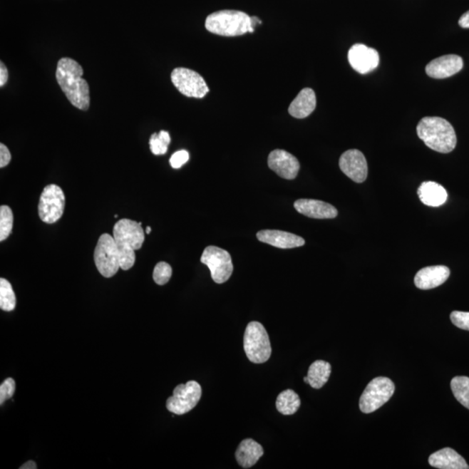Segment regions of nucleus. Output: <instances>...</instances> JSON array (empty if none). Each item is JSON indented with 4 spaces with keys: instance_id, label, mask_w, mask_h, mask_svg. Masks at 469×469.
Wrapping results in <instances>:
<instances>
[{
    "instance_id": "f257e3e1",
    "label": "nucleus",
    "mask_w": 469,
    "mask_h": 469,
    "mask_svg": "<svg viewBox=\"0 0 469 469\" xmlns=\"http://www.w3.org/2000/svg\"><path fill=\"white\" fill-rule=\"evenodd\" d=\"M83 71L77 61L63 58L58 63L56 78L71 104L76 108L87 110L90 107L89 85L82 78Z\"/></svg>"
},
{
    "instance_id": "f03ea898",
    "label": "nucleus",
    "mask_w": 469,
    "mask_h": 469,
    "mask_svg": "<svg viewBox=\"0 0 469 469\" xmlns=\"http://www.w3.org/2000/svg\"><path fill=\"white\" fill-rule=\"evenodd\" d=\"M417 134L428 148L440 153H449L457 144L454 129L446 119L439 117H425L417 125Z\"/></svg>"
},
{
    "instance_id": "7ed1b4c3",
    "label": "nucleus",
    "mask_w": 469,
    "mask_h": 469,
    "mask_svg": "<svg viewBox=\"0 0 469 469\" xmlns=\"http://www.w3.org/2000/svg\"><path fill=\"white\" fill-rule=\"evenodd\" d=\"M113 237L118 245L120 268L124 270L133 268L136 262L135 252L140 249L145 242L142 222L126 218L119 220L114 225Z\"/></svg>"
},
{
    "instance_id": "20e7f679",
    "label": "nucleus",
    "mask_w": 469,
    "mask_h": 469,
    "mask_svg": "<svg viewBox=\"0 0 469 469\" xmlns=\"http://www.w3.org/2000/svg\"><path fill=\"white\" fill-rule=\"evenodd\" d=\"M205 28L210 33L225 37H237L253 33L252 17L240 11L222 10L208 16Z\"/></svg>"
},
{
    "instance_id": "39448f33",
    "label": "nucleus",
    "mask_w": 469,
    "mask_h": 469,
    "mask_svg": "<svg viewBox=\"0 0 469 469\" xmlns=\"http://www.w3.org/2000/svg\"><path fill=\"white\" fill-rule=\"evenodd\" d=\"M244 349L248 359L253 364H264L272 356V345L264 325L252 321L246 327Z\"/></svg>"
},
{
    "instance_id": "423d86ee",
    "label": "nucleus",
    "mask_w": 469,
    "mask_h": 469,
    "mask_svg": "<svg viewBox=\"0 0 469 469\" xmlns=\"http://www.w3.org/2000/svg\"><path fill=\"white\" fill-rule=\"evenodd\" d=\"M395 391V384L388 377L380 376L373 379L361 396V411L364 414L375 412L391 398Z\"/></svg>"
},
{
    "instance_id": "0eeeda50",
    "label": "nucleus",
    "mask_w": 469,
    "mask_h": 469,
    "mask_svg": "<svg viewBox=\"0 0 469 469\" xmlns=\"http://www.w3.org/2000/svg\"><path fill=\"white\" fill-rule=\"evenodd\" d=\"M94 261L98 272L106 278L114 277L121 269L118 245L113 236L106 233L101 234L95 249Z\"/></svg>"
},
{
    "instance_id": "6e6552de",
    "label": "nucleus",
    "mask_w": 469,
    "mask_h": 469,
    "mask_svg": "<svg viewBox=\"0 0 469 469\" xmlns=\"http://www.w3.org/2000/svg\"><path fill=\"white\" fill-rule=\"evenodd\" d=\"M201 396L200 384L196 381H190L175 388L172 396L166 401V408L175 415H185L197 406Z\"/></svg>"
},
{
    "instance_id": "1a4fd4ad",
    "label": "nucleus",
    "mask_w": 469,
    "mask_h": 469,
    "mask_svg": "<svg viewBox=\"0 0 469 469\" xmlns=\"http://www.w3.org/2000/svg\"><path fill=\"white\" fill-rule=\"evenodd\" d=\"M201 262L210 269L215 283L224 284L232 275V259L227 250L209 246L202 252Z\"/></svg>"
},
{
    "instance_id": "9d476101",
    "label": "nucleus",
    "mask_w": 469,
    "mask_h": 469,
    "mask_svg": "<svg viewBox=\"0 0 469 469\" xmlns=\"http://www.w3.org/2000/svg\"><path fill=\"white\" fill-rule=\"evenodd\" d=\"M66 197L61 187L50 185L45 187L38 204V215L46 224H54L61 220L65 210Z\"/></svg>"
},
{
    "instance_id": "9b49d317",
    "label": "nucleus",
    "mask_w": 469,
    "mask_h": 469,
    "mask_svg": "<svg viewBox=\"0 0 469 469\" xmlns=\"http://www.w3.org/2000/svg\"><path fill=\"white\" fill-rule=\"evenodd\" d=\"M172 81L182 95L202 98L209 93V87L200 73L187 68H176L172 73Z\"/></svg>"
},
{
    "instance_id": "f8f14e48",
    "label": "nucleus",
    "mask_w": 469,
    "mask_h": 469,
    "mask_svg": "<svg viewBox=\"0 0 469 469\" xmlns=\"http://www.w3.org/2000/svg\"><path fill=\"white\" fill-rule=\"evenodd\" d=\"M348 58L352 68L361 74L376 69L380 62L377 51L363 43L354 45L349 51Z\"/></svg>"
},
{
    "instance_id": "ddd939ff",
    "label": "nucleus",
    "mask_w": 469,
    "mask_h": 469,
    "mask_svg": "<svg viewBox=\"0 0 469 469\" xmlns=\"http://www.w3.org/2000/svg\"><path fill=\"white\" fill-rule=\"evenodd\" d=\"M341 172L356 182H364L368 177L367 160L359 150H349L341 155L339 160Z\"/></svg>"
},
{
    "instance_id": "4468645a",
    "label": "nucleus",
    "mask_w": 469,
    "mask_h": 469,
    "mask_svg": "<svg viewBox=\"0 0 469 469\" xmlns=\"http://www.w3.org/2000/svg\"><path fill=\"white\" fill-rule=\"evenodd\" d=\"M268 165L278 176L288 180H295L300 170L297 158L284 150H275L270 153Z\"/></svg>"
},
{
    "instance_id": "2eb2a0df",
    "label": "nucleus",
    "mask_w": 469,
    "mask_h": 469,
    "mask_svg": "<svg viewBox=\"0 0 469 469\" xmlns=\"http://www.w3.org/2000/svg\"><path fill=\"white\" fill-rule=\"evenodd\" d=\"M463 68V58L458 55L449 54L428 63L426 66V73L432 78L443 79L454 76Z\"/></svg>"
},
{
    "instance_id": "dca6fc26",
    "label": "nucleus",
    "mask_w": 469,
    "mask_h": 469,
    "mask_svg": "<svg viewBox=\"0 0 469 469\" xmlns=\"http://www.w3.org/2000/svg\"><path fill=\"white\" fill-rule=\"evenodd\" d=\"M257 239L280 249H293L305 244L303 237L283 230H265L257 234Z\"/></svg>"
},
{
    "instance_id": "f3484780",
    "label": "nucleus",
    "mask_w": 469,
    "mask_h": 469,
    "mask_svg": "<svg viewBox=\"0 0 469 469\" xmlns=\"http://www.w3.org/2000/svg\"><path fill=\"white\" fill-rule=\"evenodd\" d=\"M450 276V270L446 266H429L417 272L415 284L420 289H432L443 284Z\"/></svg>"
},
{
    "instance_id": "a211bd4d",
    "label": "nucleus",
    "mask_w": 469,
    "mask_h": 469,
    "mask_svg": "<svg viewBox=\"0 0 469 469\" xmlns=\"http://www.w3.org/2000/svg\"><path fill=\"white\" fill-rule=\"evenodd\" d=\"M294 207L300 214L316 220H332L339 215L333 205L320 200H298L294 204Z\"/></svg>"
},
{
    "instance_id": "6ab92c4d",
    "label": "nucleus",
    "mask_w": 469,
    "mask_h": 469,
    "mask_svg": "<svg viewBox=\"0 0 469 469\" xmlns=\"http://www.w3.org/2000/svg\"><path fill=\"white\" fill-rule=\"evenodd\" d=\"M431 466L440 469H468L469 466L462 455L450 448H445L434 453L428 458Z\"/></svg>"
},
{
    "instance_id": "aec40b11",
    "label": "nucleus",
    "mask_w": 469,
    "mask_h": 469,
    "mask_svg": "<svg viewBox=\"0 0 469 469\" xmlns=\"http://www.w3.org/2000/svg\"><path fill=\"white\" fill-rule=\"evenodd\" d=\"M316 106L315 91L311 88L302 90L289 107V113L293 118H305L309 116Z\"/></svg>"
},
{
    "instance_id": "412c9836",
    "label": "nucleus",
    "mask_w": 469,
    "mask_h": 469,
    "mask_svg": "<svg viewBox=\"0 0 469 469\" xmlns=\"http://www.w3.org/2000/svg\"><path fill=\"white\" fill-rule=\"evenodd\" d=\"M418 197L423 204L431 207H439L448 200L447 190L436 182H424L419 187Z\"/></svg>"
},
{
    "instance_id": "4be33fe9",
    "label": "nucleus",
    "mask_w": 469,
    "mask_h": 469,
    "mask_svg": "<svg viewBox=\"0 0 469 469\" xmlns=\"http://www.w3.org/2000/svg\"><path fill=\"white\" fill-rule=\"evenodd\" d=\"M264 453V448L256 440L245 439L237 449L236 459L242 468H249L259 460Z\"/></svg>"
},
{
    "instance_id": "5701e85b",
    "label": "nucleus",
    "mask_w": 469,
    "mask_h": 469,
    "mask_svg": "<svg viewBox=\"0 0 469 469\" xmlns=\"http://www.w3.org/2000/svg\"><path fill=\"white\" fill-rule=\"evenodd\" d=\"M331 375V365L327 361L318 360L309 366L308 371L309 384L313 388H323Z\"/></svg>"
},
{
    "instance_id": "b1692460",
    "label": "nucleus",
    "mask_w": 469,
    "mask_h": 469,
    "mask_svg": "<svg viewBox=\"0 0 469 469\" xmlns=\"http://www.w3.org/2000/svg\"><path fill=\"white\" fill-rule=\"evenodd\" d=\"M300 405L299 396L292 389H286L277 396L276 403L277 411L284 416L295 414L299 409Z\"/></svg>"
},
{
    "instance_id": "393cba45",
    "label": "nucleus",
    "mask_w": 469,
    "mask_h": 469,
    "mask_svg": "<svg viewBox=\"0 0 469 469\" xmlns=\"http://www.w3.org/2000/svg\"><path fill=\"white\" fill-rule=\"evenodd\" d=\"M451 389L456 400L469 409V377H454L451 381Z\"/></svg>"
},
{
    "instance_id": "a878e982",
    "label": "nucleus",
    "mask_w": 469,
    "mask_h": 469,
    "mask_svg": "<svg viewBox=\"0 0 469 469\" xmlns=\"http://www.w3.org/2000/svg\"><path fill=\"white\" fill-rule=\"evenodd\" d=\"M16 307V296L9 281L0 279V309L4 311H13Z\"/></svg>"
},
{
    "instance_id": "bb28decb",
    "label": "nucleus",
    "mask_w": 469,
    "mask_h": 469,
    "mask_svg": "<svg viewBox=\"0 0 469 469\" xmlns=\"http://www.w3.org/2000/svg\"><path fill=\"white\" fill-rule=\"evenodd\" d=\"M13 226V210L6 205H2L0 207V241H5L9 237Z\"/></svg>"
},
{
    "instance_id": "cd10ccee",
    "label": "nucleus",
    "mask_w": 469,
    "mask_h": 469,
    "mask_svg": "<svg viewBox=\"0 0 469 469\" xmlns=\"http://www.w3.org/2000/svg\"><path fill=\"white\" fill-rule=\"evenodd\" d=\"M170 144V136L169 133L161 130L159 133H154L150 139V150L154 155H164L168 150Z\"/></svg>"
},
{
    "instance_id": "c85d7f7f",
    "label": "nucleus",
    "mask_w": 469,
    "mask_h": 469,
    "mask_svg": "<svg viewBox=\"0 0 469 469\" xmlns=\"http://www.w3.org/2000/svg\"><path fill=\"white\" fill-rule=\"evenodd\" d=\"M172 276V268L165 262H160L155 266L153 272V279L158 285H165Z\"/></svg>"
},
{
    "instance_id": "c756f323",
    "label": "nucleus",
    "mask_w": 469,
    "mask_h": 469,
    "mask_svg": "<svg viewBox=\"0 0 469 469\" xmlns=\"http://www.w3.org/2000/svg\"><path fill=\"white\" fill-rule=\"evenodd\" d=\"M16 389L15 381L13 378H7L3 381L0 386V405L14 396Z\"/></svg>"
},
{
    "instance_id": "7c9ffc66",
    "label": "nucleus",
    "mask_w": 469,
    "mask_h": 469,
    "mask_svg": "<svg viewBox=\"0 0 469 469\" xmlns=\"http://www.w3.org/2000/svg\"><path fill=\"white\" fill-rule=\"evenodd\" d=\"M450 319L456 327L469 331V312L453 311Z\"/></svg>"
},
{
    "instance_id": "2f4dec72",
    "label": "nucleus",
    "mask_w": 469,
    "mask_h": 469,
    "mask_svg": "<svg viewBox=\"0 0 469 469\" xmlns=\"http://www.w3.org/2000/svg\"><path fill=\"white\" fill-rule=\"evenodd\" d=\"M190 158L189 153L187 150H182L175 153L170 159V164L173 169H180L182 165L188 162Z\"/></svg>"
},
{
    "instance_id": "473e14b6",
    "label": "nucleus",
    "mask_w": 469,
    "mask_h": 469,
    "mask_svg": "<svg viewBox=\"0 0 469 469\" xmlns=\"http://www.w3.org/2000/svg\"><path fill=\"white\" fill-rule=\"evenodd\" d=\"M11 159V155L9 152V150H8L5 145H0V167L4 168V167L9 165Z\"/></svg>"
},
{
    "instance_id": "72a5a7b5",
    "label": "nucleus",
    "mask_w": 469,
    "mask_h": 469,
    "mask_svg": "<svg viewBox=\"0 0 469 469\" xmlns=\"http://www.w3.org/2000/svg\"><path fill=\"white\" fill-rule=\"evenodd\" d=\"M8 81V71L4 63H0V86H4Z\"/></svg>"
},
{
    "instance_id": "f704fd0d",
    "label": "nucleus",
    "mask_w": 469,
    "mask_h": 469,
    "mask_svg": "<svg viewBox=\"0 0 469 469\" xmlns=\"http://www.w3.org/2000/svg\"><path fill=\"white\" fill-rule=\"evenodd\" d=\"M459 25L463 28H469V11L465 13L459 19Z\"/></svg>"
},
{
    "instance_id": "c9c22d12",
    "label": "nucleus",
    "mask_w": 469,
    "mask_h": 469,
    "mask_svg": "<svg viewBox=\"0 0 469 469\" xmlns=\"http://www.w3.org/2000/svg\"><path fill=\"white\" fill-rule=\"evenodd\" d=\"M38 468L37 464H36L34 460H29L26 463L22 465L19 469H36Z\"/></svg>"
},
{
    "instance_id": "e433bc0d",
    "label": "nucleus",
    "mask_w": 469,
    "mask_h": 469,
    "mask_svg": "<svg viewBox=\"0 0 469 469\" xmlns=\"http://www.w3.org/2000/svg\"><path fill=\"white\" fill-rule=\"evenodd\" d=\"M150 232H152V228H150V227H147V228H146V233H147V234H150Z\"/></svg>"
},
{
    "instance_id": "4c0bfd02",
    "label": "nucleus",
    "mask_w": 469,
    "mask_h": 469,
    "mask_svg": "<svg viewBox=\"0 0 469 469\" xmlns=\"http://www.w3.org/2000/svg\"><path fill=\"white\" fill-rule=\"evenodd\" d=\"M304 383H308V384H309V380H308V377H307V376H305V377H304Z\"/></svg>"
}]
</instances>
